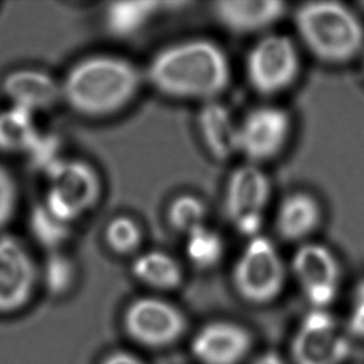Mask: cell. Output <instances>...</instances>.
I'll return each instance as SVG.
<instances>
[{"label":"cell","mask_w":364,"mask_h":364,"mask_svg":"<svg viewBox=\"0 0 364 364\" xmlns=\"http://www.w3.org/2000/svg\"><path fill=\"white\" fill-rule=\"evenodd\" d=\"M348 331L355 337L364 338V279L355 286L348 317Z\"/></svg>","instance_id":"4316f807"},{"label":"cell","mask_w":364,"mask_h":364,"mask_svg":"<svg viewBox=\"0 0 364 364\" xmlns=\"http://www.w3.org/2000/svg\"><path fill=\"white\" fill-rule=\"evenodd\" d=\"M286 13L279 0H222L213 6L218 23L237 35L267 34Z\"/></svg>","instance_id":"5bb4252c"},{"label":"cell","mask_w":364,"mask_h":364,"mask_svg":"<svg viewBox=\"0 0 364 364\" xmlns=\"http://www.w3.org/2000/svg\"><path fill=\"white\" fill-rule=\"evenodd\" d=\"M252 364H287L286 360L275 350H267L262 355L256 357Z\"/></svg>","instance_id":"f1b7e54d"},{"label":"cell","mask_w":364,"mask_h":364,"mask_svg":"<svg viewBox=\"0 0 364 364\" xmlns=\"http://www.w3.org/2000/svg\"><path fill=\"white\" fill-rule=\"evenodd\" d=\"M159 1H114L105 10V28L117 39H128L142 31L157 15Z\"/></svg>","instance_id":"ffe728a7"},{"label":"cell","mask_w":364,"mask_h":364,"mask_svg":"<svg viewBox=\"0 0 364 364\" xmlns=\"http://www.w3.org/2000/svg\"><path fill=\"white\" fill-rule=\"evenodd\" d=\"M144 81L157 92L181 101L219 100L232 82V65L215 41L203 38L167 45L149 60Z\"/></svg>","instance_id":"6da1fadb"},{"label":"cell","mask_w":364,"mask_h":364,"mask_svg":"<svg viewBox=\"0 0 364 364\" xmlns=\"http://www.w3.org/2000/svg\"><path fill=\"white\" fill-rule=\"evenodd\" d=\"M48 189L43 204L55 218L73 225L97 207L104 183L84 159L61 158L46 171Z\"/></svg>","instance_id":"277c9868"},{"label":"cell","mask_w":364,"mask_h":364,"mask_svg":"<svg viewBox=\"0 0 364 364\" xmlns=\"http://www.w3.org/2000/svg\"><path fill=\"white\" fill-rule=\"evenodd\" d=\"M294 25L301 44L326 64H345L360 54L364 28L358 15L338 1H309L296 8Z\"/></svg>","instance_id":"3957f363"},{"label":"cell","mask_w":364,"mask_h":364,"mask_svg":"<svg viewBox=\"0 0 364 364\" xmlns=\"http://www.w3.org/2000/svg\"><path fill=\"white\" fill-rule=\"evenodd\" d=\"M124 331L131 340L149 348H164L181 340L187 331V317L178 306L161 297H139L123 315Z\"/></svg>","instance_id":"ba28073f"},{"label":"cell","mask_w":364,"mask_h":364,"mask_svg":"<svg viewBox=\"0 0 364 364\" xmlns=\"http://www.w3.org/2000/svg\"><path fill=\"white\" fill-rule=\"evenodd\" d=\"M45 289L51 296H64L69 292L76 280L74 261L61 251L49 252L39 276Z\"/></svg>","instance_id":"d4e9b609"},{"label":"cell","mask_w":364,"mask_h":364,"mask_svg":"<svg viewBox=\"0 0 364 364\" xmlns=\"http://www.w3.org/2000/svg\"><path fill=\"white\" fill-rule=\"evenodd\" d=\"M71 227L55 218L41 203L30 213L29 228L35 242L49 252L60 251L71 235Z\"/></svg>","instance_id":"7402d4cb"},{"label":"cell","mask_w":364,"mask_h":364,"mask_svg":"<svg viewBox=\"0 0 364 364\" xmlns=\"http://www.w3.org/2000/svg\"><path fill=\"white\" fill-rule=\"evenodd\" d=\"M41 137L34 114L14 106L0 112V152L30 154Z\"/></svg>","instance_id":"d6986e66"},{"label":"cell","mask_w":364,"mask_h":364,"mask_svg":"<svg viewBox=\"0 0 364 364\" xmlns=\"http://www.w3.org/2000/svg\"><path fill=\"white\" fill-rule=\"evenodd\" d=\"M1 91L10 106L34 114L51 109L61 101L60 81L44 70H13L5 75Z\"/></svg>","instance_id":"9a60e30c"},{"label":"cell","mask_w":364,"mask_h":364,"mask_svg":"<svg viewBox=\"0 0 364 364\" xmlns=\"http://www.w3.org/2000/svg\"><path fill=\"white\" fill-rule=\"evenodd\" d=\"M105 242L111 251L121 256L136 254L142 245L143 230L139 223L127 217H114L105 229Z\"/></svg>","instance_id":"cb8c5ba5"},{"label":"cell","mask_w":364,"mask_h":364,"mask_svg":"<svg viewBox=\"0 0 364 364\" xmlns=\"http://www.w3.org/2000/svg\"><path fill=\"white\" fill-rule=\"evenodd\" d=\"M144 82L137 65L123 56L95 54L75 63L61 85V101L86 119H106L136 100Z\"/></svg>","instance_id":"7a4b0ae2"},{"label":"cell","mask_w":364,"mask_h":364,"mask_svg":"<svg viewBox=\"0 0 364 364\" xmlns=\"http://www.w3.org/2000/svg\"><path fill=\"white\" fill-rule=\"evenodd\" d=\"M300 73L299 46L289 35H261L246 54V81L254 92L264 97L287 91L297 81Z\"/></svg>","instance_id":"8992f818"},{"label":"cell","mask_w":364,"mask_h":364,"mask_svg":"<svg viewBox=\"0 0 364 364\" xmlns=\"http://www.w3.org/2000/svg\"><path fill=\"white\" fill-rule=\"evenodd\" d=\"M208 209L200 198L182 194L169 203L167 220L174 232L187 237L198 228L207 225Z\"/></svg>","instance_id":"603a6c76"},{"label":"cell","mask_w":364,"mask_h":364,"mask_svg":"<svg viewBox=\"0 0 364 364\" xmlns=\"http://www.w3.org/2000/svg\"><path fill=\"white\" fill-rule=\"evenodd\" d=\"M131 271L136 280L154 290H176L184 280L182 266L166 251L148 250L137 254Z\"/></svg>","instance_id":"ac0fdd59"},{"label":"cell","mask_w":364,"mask_h":364,"mask_svg":"<svg viewBox=\"0 0 364 364\" xmlns=\"http://www.w3.org/2000/svg\"><path fill=\"white\" fill-rule=\"evenodd\" d=\"M271 194L270 178L260 166L245 163L230 173L224 193V210L239 234L247 239L261 234Z\"/></svg>","instance_id":"52a82bcc"},{"label":"cell","mask_w":364,"mask_h":364,"mask_svg":"<svg viewBox=\"0 0 364 364\" xmlns=\"http://www.w3.org/2000/svg\"><path fill=\"white\" fill-rule=\"evenodd\" d=\"M39 281V267L18 237H0V315L24 309Z\"/></svg>","instance_id":"7c38bea8"},{"label":"cell","mask_w":364,"mask_h":364,"mask_svg":"<svg viewBox=\"0 0 364 364\" xmlns=\"http://www.w3.org/2000/svg\"><path fill=\"white\" fill-rule=\"evenodd\" d=\"M321 222L320 203L310 193H290L276 208L275 232L284 242H306Z\"/></svg>","instance_id":"2e32d148"},{"label":"cell","mask_w":364,"mask_h":364,"mask_svg":"<svg viewBox=\"0 0 364 364\" xmlns=\"http://www.w3.org/2000/svg\"><path fill=\"white\" fill-rule=\"evenodd\" d=\"M232 279L242 300L267 305L285 289L287 267L275 242L259 234L247 239L232 267Z\"/></svg>","instance_id":"5b68a950"},{"label":"cell","mask_w":364,"mask_h":364,"mask_svg":"<svg viewBox=\"0 0 364 364\" xmlns=\"http://www.w3.org/2000/svg\"><path fill=\"white\" fill-rule=\"evenodd\" d=\"M350 341L333 316L312 309L301 320L291 342L295 364H342L350 355Z\"/></svg>","instance_id":"30bf717a"},{"label":"cell","mask_w":364,"mask_h":364,"mask_svg":"<svg viewBox=\"0 0 364 364\" xmlns=\"http://www.w3.org/2000/svg\"><path fill=\"white\" fill-rule=\"evenodd\" d=\"M249 330L232 321H213L193 337L191 350L200 364H240L250 353Z\"/></svg>","instance_id":"4fadbf2b"},{"label":"cell","mask_w":364,"mask_h":364,"mask_svg":"<svg viewBox=\"0 0 364 364\" xmlns=\"http://www.w3.org/2000/svg\"><path fill=\"white\" fill-rule=\"evenodd\" d=\"M289 112L275 105H261L246 112L237 123V154L246 163L260 166L279 157L290 139Z\"/></svg>","instance_id":"9c48e42d"},{"label":"cell","mask_w":364,"mask_h":364,"mask_svg":"<svg viewBox=\"0 0 364 364\" xmlns=\"http://www.w3.org/2000/svg\"><path fill=\"white\" fill-rule=\"evenodd\" d=\"M363 71H364V60H363Z\"/></svg>","instance_id":"4dcf8cb0"},{"label":"cell","mask_w":364,"mask_h":364,"mask_svg":"<svg viewBox=\"0 0 364 364\" xmlns=\"http://www.w3.org/2000/svg\"><path fill=\"white\" fill-rule=\"evenodd\" d=\"M203 144L214 159L225 162L237 154V123L232 109L220 100L203 104L198 114Z\"/></svg>","instance_id":"e0dca14e"},{"label":"cell","mask_w":364,"mask_h":364,"mask_svg":"<svg viewBox=\"0 0 364 364\" xmlns=\"http://www.w3.org/2000/svg\"><path fill=\"white\" fill-rule=\"evenodd\" d=\"M19 204V187L13 173L0 164V230L9 225Z\"/></svg>","instance_id":"484cf974"},{"label":"cell","mask_w":364,"mask_h":364,"mask_svg":"<svg viewBox=\"0 0 364 364\" xmlns=\"http://www.w3.org/2000/svg\"><path fill=\"white\" fill-rule=\"evenodd\" d=\"M360 5H362V8H363V9H364V1H363V3H360Z\"/></svg>","instance_id":"f546056e"},{"label":"cell","mask_w":364,"mask_h":364,"mask_svg":"<svg viewBox=\"0 0 364 364\" xmlns=\"http://www.w3.org/2000/svg\"><path fill=\"white\" fill-rule=\"evenodd\" d=\"M101 364H146L138 355L126 350H116L105 357Z\"/></svg>","instance_id":"83f0119b"},{"label":"cell","mask_w":364,"mask_h":364,"mask_svg":"<svg viewBox=\"0 0 364 364\" xmlns=\"http://www.w3.org/2000/svg\"><path fill=\"white\" fill-rule=\"evenodd\" d=\"M225 251L220 234L208 225L198 228L186 237L188 261L199 270H210L222 261Z\"/></svg>","instance_id":"44dd1931"},{"label":"cell","mask_w":364,"mask_h":364,"mask_svg":"<svg viewBox=\"0 0 364 364\" xmlns=\"http://www.w3.org/2000/svg\"><path fill=\"white\" fill-rule=\"evenodd\" d=\"M291 272L306 300L316 310H326L340 290V264L327 246L302 242L292 256Z\"/></svg>","instance_id":"8fae6325"}]
</instances>
